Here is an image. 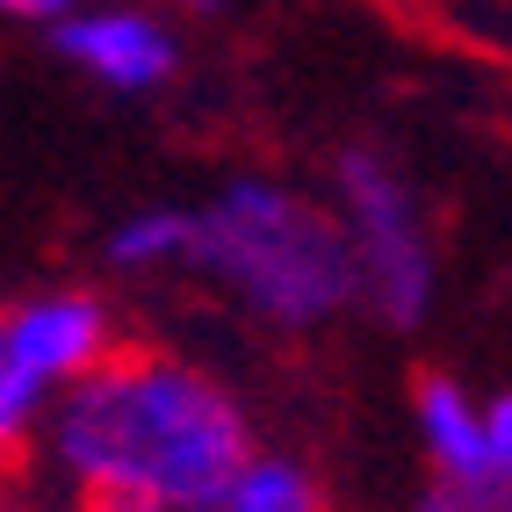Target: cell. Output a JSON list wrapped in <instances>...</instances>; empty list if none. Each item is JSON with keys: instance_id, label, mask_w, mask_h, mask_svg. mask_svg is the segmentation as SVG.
Here are the masks:
<instances>
[{"instance_id": "obj_2", "label": "cell", "mask_w": 512, "mask_h": 512, "mask_svg": "<svg viewBox=\"0 0 512 512\" xmlns=\"http://www.w3.org/2000/svg\"><path fill=\"white\" fill-rule=\"evenodd\" d=\"M195 275L231 289L267 325H325L361 303L354 253L332 210L282 181H231L217 202L188 210V260Z\"/></svg>"}, {"instance_id": "obj_12", "label": "cell", "mask_w": 512, "mask_h": 512, "mask_svg": "<svg viewBox=\"0 0 512 512\" xmlns=\"http://www.w3.org/2000/svg\"><path fill=\"white\" fill-rule=\"evenodd\" d=\"M87 512H174V505L138 498V491H101V498H87Z\"/></svg>"}, {"instance_id": "obj_10", "label": "cell", "mask_w": 512, "mask_h": 512, "mask_svg": "<svg viewBox=\"0 0 512 512\" xmlns=\"http://www.w3.org/2000/svg\"><path fill=\"white\" fill-rule=\"evenodd\" d=\"M484 433H491V484H512V390L484 404Z\"/></svg>"}, {"instance_id": "obj_4", "label": "cell", "mask_w": 512, "mask_h": 512, "mask_svg": "<svg viewBox=\"0 0 512 512\" xmlns=\"http://www.w3.org/2000/svg\"><path fill=\"white\" fill-rule=\"evenodd\" d=\"M109 354V311L94 296H29L0 318V462L44 433L65 383Z\"/></svg>"}, {"instance_id": "obj_13", "label": "cell", "mask_w": 512, "mask_h": 512, "mask_svg": "<svg viewBox=\"0 0 512 512\" xmlns=\"http://www.w3.org/2000/svg\"><path fill=\"white\" fill-rule=\"evenodd\" d=\"M181 8H195V15H217V8H224V0H181Z\"/></svg>"}, {"instance_id": "obj_7", "label": "cell", "mask_w": 512, "mask_h": 512, "mask_svg": "<svg viewBox=\"0 0 512 512\" xmlns=\"http://www.w3.org/2000/svg\"><path fill=\"white\" fill-rule=\"evenodd\" d=\"M210 512H325V498H318V484H311L296 462H282V455H246V462H238V476L217 491Z\"/></svg>"}, {"instance_id": "obj_6", "label": "cell", "mask_w": 512, "mask_h": 512, "mask_svg": "<svg viewBox=\"0 0 512 512\" xmlns=\"http://www.w3.org/2000/svg\"><path fill=\"white\" fill-rule=\"evenodd\" d=\"M419 440L440 462L448 484H491V433H484V397L462 383H426L419 390Z\"/></svg>"}, {"instance_id": "obj_11", "label": "cell", "mask_w": 512, "mask_h": 512, "mask_svg": "<svg viewBox=\"0 0 512 512\" xmlns=\"http://www.w3.org/2000/svg\"><path fill=\"white\" fill-rule=\"evenodd\" d=\"M73 8H80V0H0V15H8V22H37V29H58Z\"/></svg>"}, {"instance_id": "obj_1", "label": "cell", "mask_w": 512, "mask_h": 512, "mask_svg": "<svg viewBox=\"0 0 512 512\" xmlns=\"http://www.w3.org/2000/svg\"><path fill=\"white\" fill-rule=\"evenodd\" d=\"M44 448L80 498L138 491L174 512H210L217 491L253 455L246 412L224 383L166 354H101L80 383H65Z\"/></svg>"}, {"instance_id": "obj_8", "label": "cell", "mask_w": 512, "mask_h": 512, "mask_svg": "<svg viewBox=\"0 0 512 512\" xmlns=\"http://www.w3.org/2000/svg\"><path fill=\"white\" fill-rule=\"evenodd\" d=\"M109 260L116 267H138V275H159V267H181L188 260V210L174 202H152V210H130L109 238Z\"/></svg>"}, {"instance_id": "obj_5", "label": "cell", "mask_w": 512, "mask_h": 512, "mask_svg": "<svg viewBox=\"0 0 512 512\" xmlns=\"http://www.w3.org/2000/svg\"><path fill=\"white\" fill-rule=\"evenodd\" d=\"M51 44H58V58L73 65V73H87L109 94H152V87H166L181 73L174 29L152 22L145 8H87L80 0V8L51 29Z\"/></svg>"}, {"instance_id": "obj_14", "label": "cell", "mask_w": 512, "mask_h": 512, "mask_svg": "<svg viewBox=\"0 0 512 512\" xmlns=\"http://www.w3.org/2000/svg\"><path fill=\"white\" fill-rule=\"evenodd\" d=\"M0 512H15V505H0Z\"/></svg>"}, {"instance_id": "obj_3", "label": "cell", "mask_w": 512, "mask_h": 512, "mask_svg": "<svg viewBox=\"0 0 512 512\" xmlns=\"http://www.w3.org/2000/svg\"><path fill=\"white\" fill-rule=\"evenodd\" d=\"M339 231L354 253V282L361 303L383 311L390 325H419L433 303V231L412 181L375 152H347L339 159Z\"/></svg>"}, {"instance_id": "obj_9", "label": "cell", "mask_w": 512, "mask_h": 512, "mask_svg": "<svg viewBox=\"0 0 512 512\" xmlns=\"http://www.w3.org/2000/svg\"><path fill=\"white\" fill-rule=\"evenodd\" d=\"M426 512H512V484H448Z\"/></svg>"}]
</instances>
